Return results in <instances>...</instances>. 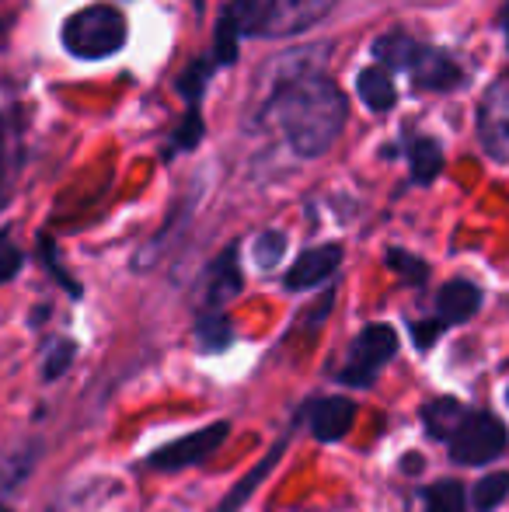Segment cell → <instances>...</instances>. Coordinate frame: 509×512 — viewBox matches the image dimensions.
Returning a JSON list of instances; mask_svg holds the SVG:
<instances>
[{
    "label": "cell",
    "mask_w": 509,
    "mask_h": 512,
    "mask_svg": "<svg viewBox=\"0 0 509 512\" xmlns=\"http://www.w3.org/2000/svg\"><path fill=\"white\" fill-rule=\"evenodd\" d=\"M356 91H360L363 105H367L370 112H387V108L394 105V98H398L394 81L387 77V70H381V67L363 70L360 81H356Z\"/></svg>",
    "instance_id": "cell-19"
},
{
    "label": "cell",
    "mask_w": 509,
    "mask_h": 512,
    "mask_svg": "<svg viewBox=\"0 0 509 512\" xmlns=\"http://www.w3.org/2000/svg\"><path fill=\"white\" fill-rule=\"evenodd\" d=\"M499 21H503V32H506V42H509V0L503 4V14H499Z\"/></svg>",
    "instance_id": "cell-32"
},
{
    "label": "cell",
    "mask_w": 509,
    "mask_h": 512,
    "mask_svg": "<svg viewBox=\"0 0 509 512\" xmlns=\"http://www.w3.org/2000/svg\"><path fill=\"white\" fill-rule=\"evenodd\" d=\"M300 415L307 418V429L318 443H339L349 436L356 422V401L339 398V394H325V398H311Z\"/></svg>",
    "instance_id": "cell-10"
},
{
    "label": "cell",
    "mask_w": 509,
    "mask_h": 512,
    "mask_svg": "<svg viewBox=\"0 0 509 512\" xmlns=\"http://www.w3.org/2000/svg\"><path fill=\"white\" fill-rule=\"evenodd\" d=\"M408 74H412V81L419 91H450V88H461L464 84V70L457 67L447 53H440V49H433V46L419 49V56H415Z\"/></svg>",
    "instance_id": "cell-13"
},
{
    "label": "cell",
    "mask_w": 509,
    "mask_h": 512,
    "mask_svg": "<svg viewBox=\"0 0 509 512\" xmlns=\"http://www.w3.org/2000/svg\"><path fill=\"white\" fill-rule=\"evenodd\" d=\"M227 436H231V422H227V418H217V422L203 425V429L189 432V436L175 439V443L157 446L143 464H147L150 471H164V474L185 471V467H196V464H203V460H210Z\"/></svg>",
    "instance_id": "cell-5"
},
{
    "label": "cell",
    "mask_w": 509,
    "mask_h": 512,
    "mask_svg": "<svg viewBox=\"0 0 509 512\" xmlns=\"http://www.w3.org/2000/svg\"><path fill=\"white\" fill-rule=\"evenodd\" d=\"M464 415H468V408L457 398H429L426 405L419 408V418H422V425H426L429 439H440V443H447V439L454 436V429L464 422Z\"/></svg>",
    "instance_id": "cell-15"
},
{
    "label": "cell",
    "mask_w": 509,
    "mask_h": 512,
    "mask_svg": "<svg viewBox=\"0 0 509 512\" xmlns=\"http://www.w3.org/2000/svg\"><path fill=\"white\" fill-rule=\"evenodd\" d=\"M265 119L286 133L300 157H321L335 147L349 119L346 95L321 74H293L276 84Z\"/></svg>",
    "instance_id": "cell-1"
},
{
    "label": "cell",
    "mask_w": 509,
    "mask_h": 512,
    "mask_svg": "<svg viewBox=\"0 0 509 512\" xmlns=\"http://www.w3.org/2000/svg\"><path fill=\"white\" fill-rule=\"evenodd\" d=\"M196 345L203 356H220L234 345V321L224 310H203L196 321Z\"/></svg>",
    "instance_id": "cell-16"
},
{
    "label": "cell",
    "mask_w": 509,
    "mask_h": 512,
    "mask_svg": "<svg viewBox=\"0 0 509 512\" xmlns=\"http://www.w3.org/2000/svg\"><path fill=\"white\" fill-rule=\"evenodd\" d=\"M342 265V244H318V248H307L297 262L286 269L283 286L293 293L314 290V286L328 283V279L339 272Z\"/></svg>",
    "instance_id": "cell-11"
},
{
    "label": "cell",
    "mask_w": 509,
    "mask_h": 512,
    "mask_svg": "<svg viewBox=\"0 0 509 512\" xmlns=\"http://www.w3.org/2000/svg\"><path fill=\"white\" fill-rule=\"evenodd\" d=\"M269 4L272 0H231L224 14L238 25L241 35H255V32H262V21H265V14H269Z\"/></svg>",
    "instance_id": "cell-22"
},
{
    "label": "cell",
    "mask_w": 509,
    "mask_h": 512,
    "mask_svg": "<svg viewBox=\"0 0 509 512\" xmlns=\"http://www.w3.org/2000/svg\"><path fill=\"white\" fill-rule=\"evenodd\" d=\"M335 4H339V0H272L258 35H269V39L300 35L311 25H318Z\"/></svg>",
    "instance_id": "cell-9"
},
{
    "label": "cell",
    "mask_w": 509,
    "mask_h": 512,
    "mask_svg": "<svg viewBox=\"0 0 509 512\" xmlns=\"http://www.w3.org/2000/svg\"><path fill=\"white\" fill-rule=\"evenodd\" d=\"M506 405H509V387H506Z\"/></svg>",
    "instance_id": "cell-35"
},
{
    "label": "cell",
    "mask_w": 509,
    "mask_h": 512,
    "mask_svg": "<svg viewBox=\"0 0 509 512\" xmlns=\"http://www.w3.org/2000/svg\"><path fill=\"white\" fill-rule=\"evenodd\" d=\"M447 328V324L436 317V321H412V342L419 352H429L436 345V338H440V331Z\"/></svg>",
    "instance_id": "cell-31"
},
{
    "label": "cell",
    "mask_w": 509,
    "mask_h": 512,
    "mask_svg": "<svg viewBox=\"0 0 509 512\" xmlns=\"http://www.w3.org/2000/svg\"><path fill=\"white\" fill-rule=\"evenodd\" d=\"M478 140L489 157L509 161V74L499 77L478 105Z\"/></svg>",
    "instance_id": "cell-6"
},
{
    "label": "cell",
    "mask_w": 509,
    "mask_h": 512,
    "mask_svg": "<svg viewBox=\"0 0 509 512\" xmlns=\"http://www.w3.org/2000/svg\"><path fill=\"white\" fill-rule=\"evenodd\" d=\"M63 49L77 60H109L129 39L126 14L112 4H91L63 21Z\"/></svg>",
    "instance_id": "cell-2"
},
{
    "label": "cell",
    "mask_w": 509,
    "mask_h": 512,
    "mask_svg": "<svg viewBox=\"0 0 509 512\" xmlns=\"http://www.w3.org/2000/svg\"><path fill=\"white\" fill-rule=\"evenodd\" d=\"M398 356V331L391 324H367V328L356 331L353 345L346 352V363L335 370V380L342 387H353V391H367L377 384L381 370L391 359Z\"/></svg>",
    "instance_id": "cell-3"
},
{
    "label": "cell",
    "mask_w": 509,
    "mask_h": 512,
    "mask_svg": "<svg viewBox=\"0 0 509 512\" xmlns=\"http://www.w3.org/2000/svg\"><path fill=\"white\" fill-rule=\"evenodd\" d=\"M241 293V265H238V244H231L227 251H220L210 262L203 276V310H224L227 300H234Z\"/></svg>",
    "instance_id": "cell-12"
},
{
    "label": "cell",
    "mask_w": 509,
    "mask_h": 512,
    "mask_svg": "<svg viewBox=\"0 0 509 512\" xmlns=\"http://www.w3.org/2000/svg\"><path fill=\"white\" fill-rule=\"evenodd\" d=\"M478 307H482V290L475 283H468V279H450L436 293V314H440V321L447 328L450 324H468L478 314Z\"/></svg>",
    "instance_id": "cell-14"
},
{
    "label": "cell",
    "mask_w": 509,
    "mask_h": 512,
    "mask_svg": "<svg viewBox=\"0 0 509 512\" xmlns=\"http://www.w3.org/2000/svg\"><path fill=\"white\" fill-rule=\"evenodd\" d=\"M0 512H11V509H7V506H4V502H0Z\"/></svg>",
    "instance_id": "cell-34"
},
{
    "label": "cell",
    "mask_w": 509,
    "mask_h": 512,
    "mask_svg": "<svg viewBox=\"0 0 509 512\" xmlns=\"http://www.w3.org/2000/svg\"><path fill=\"white\" fill-rule=\"evenodd\" d=\"M422 502H426L422 512H464L468 492H464V485L457 478H440L422 488Z\"/></svg>",
    "instance_id": "cell-20"
},
{
    "label": "cell",
    "mask_w": 509,
    "mask_h": 512,
    "mask_svg": "<svg viewBox=\"0 0 509 512\" xmlns=\"http://www.w3.org/2000/svg\"><path fill=\"white\" fill-rule=\"evenodd\" d=\"M283 251H286V234L279 230H262L255 237V262L258 269H276L283 262Z\"/></svg>",
    "instance_id": "cell-24"
},
{
    "label": "cell",
    "mask_w": 509,
    "mask_h": 512,
    "mask_svg": "<svg viewBox=\"0 0 509 512\" xmlns=\"http://www.w3.org/2000/svg\"><path fill=\"white\" fill-rule=\"evenodd\" d=\"M206 77H210V60H199L178 77V91L189 98V108H199L203 102V91H206Z\"/></svg>",
    "instance_id": "cell-26"
},
{
    "label": "cell",
    "mask_w": 509,
    "mask_h": 512,
    "mask_svg": "<svg viewBox=\"0 0 509 512\" xmlns=\"http://www.w3.org/2000/svg\"><path fill=\"white\" fill-rule=\"evenodd\" d=\"M509 495V471H496V474H485V478L475 481L471 488V509L475 512H492L506 502Z\"/></svg>",
    "instance_id": "cell-21"
},
{
    "label": "cell",
    "mask_w": 509,
    "mask_h": 512,
    "mask_svg": "<svg viewBox=\"0 0 509 512\" xmlns=\"http://www.w3.org/2000/svg\"><path fill=\"white\" fill-rule=\"evenodd\" d=\"M300 422H304V415H300V411H297V418H293V422L286 425L283 432H279L276 443H272L269 450H265V457L258 460V464L252 467V471H248L245 478H241L238 485H234L231 492H227L224 499H220L217 506H213L210 512H241V509H245V506H248V499H252V495H255V488L262 485V481L269 478L272 471H276V464H279V460H283V453L290 450V443H293V436H297Z\"/></svg>",
    "instance_id": "cell-8"
},
{
    "label": "cell",
    "mask_w": 509,
    "mask_h": 512,
    "mask_svg": "<svg viewBox=\"0 0 509 512\" xmlns=\"http://www.w3.org/2000/svg\"><path fill=\"white\" fill-rule=\"evenodd\" d=\"M408 168H412V182H419V185L436 182V175L443 171L440 143L429 140V136H415V140L408 143Z\"/></svg>",
    "instance_id": "cell-17"
},
{
    "label": "cell",
    "mask_w": 509,
    "mask_h": 512,
    "mask_svg": "<svg viewBox=\"0 0 509 512\" xmlns=\"http://www.w3.org/2000/svg\"><path fill=\"white\" fill-rule=\"evenodd\" d=\"M199 140H203V115H199V108H189V112H185V119L178 122V133L171 136V154L192 150Z\"/></svg>",
    "instance_id": "cell-27"
},
{
    "label": "cell",
    "mask_w": 509,
    "mask_h": 512,
    "mask_svg": "<svg viewBox=\"0 0 509 512\" xmlns=\"http://www.w3.org/2000/svg\"><path fill=\"white\" fill-rule=\"evenodd\" d=\"M32 467H35V457L28 450L25 453H11V457L4 460V467H0V488H18Z\"/></svg>",
    "instance_id": "cell-28"
},
{
    "label": "cell",
    "mask_w": 509,
    "mask_h": 512,
    "mask_svg": "<svg viewBox=\"0 0 509 512\" xmlns=\"http://www.w3.org/2000/svg\"><path fill=\"white\" fill-rule=\"evenodd\" d=\"M506 446H509V429L492 411H468L464 422L454 429V436L447 439L450 460L461 467L492 464V460L503 457Z\"/></svg>",
    "instance_id": "cell-4"
},
{
    "label": "cell",
    "mask_w": 509,
    "mask_h": 512,
    "mask_svg": "<svg viewBox=\"0 0 509 512\" xmlns=\"http://www.w3.org/2000/svg\"><path fill=\"white\" fill-rule=\"evenodd\" d=\"M74 356H77V345L70 342V338H63V342H56L53 349H49L46 363H42V380H46V384H53V380H60L63 373L70 370V363H74Z\"/></svg>",
    "instance_id": "cell-25"
},
{
    "label": "cell",
    "mask_w": 509,
    "mask_h": 512,
    "mask_svg": "<svg viewBox=\"0 0 509 512\" xmlns=\"http://www.w3.org/2000/svg\"><path fill=\"white\" fill-rule=\"evenodd\" d=\"M419 49H422V42H415L412 35H405V32L381 35V39L374 42V56L391 70H412Z\"/></svg>",
    "instance_id": "cell-18"
},
{
    "label": "cell",
    "mask_w": 509,
    "mask_h": 512,
    "mask_svg": "<svg viewBox=\"0 0 509 512\" xmlns=\"http://www.w3.org/2000/svg\"><path fill=\"white\" fill-rule=\"evenodd\" d=\"M21 262H25V258H21V251L11 244V237L0 234V283H11L21 272Z\"/></svg>",
    "instance_id": "cell-30"
},
{
    "label": "cell",
    "mask_w": 509,
    "mask_h": 512,
    "mask_svg": "<svg viewBox=\"0 0 509 512\" xmlns=\"http://www.w3.org/2000/svg\"><path fill=\"white\" fill-rule=\"evenodd\" d=\"M42 262H46V269L53 272V279H60L63 290H67L70 297H74V300L81 297V286H77L74 279H70L67 272H63V265H60V262H56V248H53V241H49V237H42Z\"/></svg>",
    "instance_id": "cell-29"
},
{
    "label": "cell",
    "mask_w": 509,
    "mask_h": 512,
    "mask_svg": "<svg viewBox=\"0 0 509 512\" xmlns=\"http://www.w3.org/2000/svg\"><path fill=\"white\" fill-rule=\"evenodd\" d=\"M7 28H11V18H0V42L7 39Z\"/></svg>",
    "instance_id": "cell-33"
},
{
    "label": "cell",
    "mask_w": 509,
    "mask_h": 512,
    "mask_svg": "<svg viewBox=\"0 0 509 512\" xmlns=\"http://www.w3.org/2000/svg\"><path fill=\"white\" fill-rule=\"evenodd\" d=\"M387 265H391L394 276H398L405 286H422L429 279V265L422 262V258H415V255H408V251H401V248L387 251Z\"/></svg>",
    "instance_id": "cell-23"
},
{
    "label": "cell",
    "mask_w": 509,
    "mask_h": 512,
    "mask_svg": "<svg viewBox=\"0 0 509 512\" xmlns=\"http://www.w3.org/2000/svg\"><path fill=\"white\" fill-rule=\"evenodd\" d=\"M21 168H25V112L11 105L0 112V209L11 203Z\"/></svg>",
    "instance_id": "cell-7"
}]
</instances>
